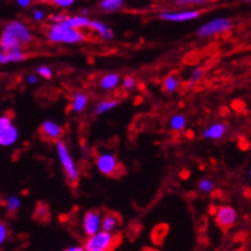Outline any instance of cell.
Wrapping results in <instances>:
<instances>
[{
  "label": "cell",
  "instance_id": "obj_1",
  "mask_svg": "<svg viewBox=\"0 0 251 251\" xmlns=\"http://www.w3.org/2000/svg\"><path fill=\"white\" fill-rule=\"evenodd\" d=\"M48 39L55 44H79L85 40V36L79 29L70 28L61 23H51Z\"/></svg>",
  "mask_w": 251,
  "mask_h": 251
},
{
  "label": "cell",
  "instance_id": "obj_2",
  "mask_svg": "<svg viewBox=\"0 0 251 251\" xmlns=\"http://www.w3.org/2000/svg\"><path fill=\"white\" fill-rule=\"evenodd\" d=\"M115 245V235L110 231L100 230L97 234L91 235L85 241L86 251H106L110 250Z\"/></svg>",
  "mask_w": 251,
  "mask_h": 251
},
{
  "label": "cell",
  "instance_id": "obj_3",
  "mask_svg": "<svg viewBox=\"0 0 251 251\" xmlns=\"http://www.w3.org/2000/svg\"><path fill=\"white\" fill-rule=\"evenodd\" d=\"M56 154H58L59 160H60L64 170L67 173L68 179L72 182H76L77 179H79V170H77L76 165H75V161L73 160L67 144L64 143V141H58L56 143Z\"/></svg>",
  "mask_w": 251,
  "mask_h": 251
},
{
  "label": "cell",
  "instance_id": "obj_4",
  "mask_svg": "<svg viewBox=\"0 0 251 251\" xmlns=\"http://www.w3.org/2000/svg\"><path fill=\"white\" fill-rule=\"evenodd\" d=\"M232 22L227 18H216V19L210 20L206 24L201 25L198 29V35L201 36V38H209V36L225 33V31L230 30Z\"/></svg>",
  "mask_w": 251,
  "mask_h": 251
},
{
  "label": "cell",
  "instance_id": "obj_5",
  "mask_svg": "<svg viewBox=\"0 0 251 251\" xmlns=\"http://www.w3.org/2000/svg\"><path fill=\"white\" fill-rule=\"evenodd\" d=\"M19 133L8 115L0 116V147H11L17 143Z\"/></svg>",
  "mask_w": 251,
  "mask_h": 251
},
{
  "label": "cell",
  "instance_id": "obj_6",
  "mask_svg": "<svg viewBox=\"0 0 251 251\" xmlns=\"http://www.w3.org/2000/svg\"><path fill=\"white\" fill-rule=\"evenodd\" d=\"M118 159L115 155L110 154V152H104L100 154L97 159V168L98 170L104 175H113L115 174L118 170Z\"/></svg>",
  "mask_w": 251,
  "mask_h": 251
},
{
  "label": "cell",
  "instance_id": "obj_7",
  "mask_svg": "<svg viewBox=\"0 0 251 251\" xmlns=\"http://www.w3.org/2000/svg\"><path fill=\"white\" fill-rule=\"evenodd\" d=\"M236 219V210L232 206L224 205V206H220L218 209V213H216V223H218L223 229H230V227L235 224Z\"/></svg>",
  "mask_w": 251,
  "mask_h": 251
},
{
  "label": "cell",
  "instance_id": "obj_8",
  "mask_svg": "<svg viewBox=\"0 0 251 251\" xmlns=\"http://www.w3.org/2000/svg\"><path fill=\"white\" fill-rule=\"evenodd\" d=\"M83 227L84 232H85L88 236L97 234L98 231L101 230V216L98 211L95 210H90L84 215L83 220Z\"/></svg>",
  "mask_w": 251,
  "mask_h": 251
},
{
  "label": "cell",
  "instance_id": "obj_9",
  "mask_svg": "<svg viewBox=\"0 0 251 251\" xmlns=\"http://www.w3.org/2000/svg\"><path fill=\"white\" fill-rule=\"evenodd\" d=\"M201 11L200 10H181V11H168V13H160L159 18L168 22H190V20L199 18Z\"/></svg>",
  "mask_w": 251,
  "mask_h": 251
},
{
  "label": "cell",
  "instance_id": "obj_10",
  "mask_svg": "<svg viewBox=\"0 0 251 251\" xmlns=\"http://www.w3.org/2000/svg\"><path fill=\"white\" fill-rule=\"evenodd\" d=\"M23 49V43L19 39L11 33L10 30L4 28L1 36H0V50L3 51L10 52V51H19Z\"/></svg>",
  "mask_w": 251,
  "mask_h": 251
},
{
  "label": "cell",
  "instance_id": "obj_11",
  "mask_svg": "<svg viewBox=\"0 0 251 251\" xmlns=\"http://www.w3.org/2000/svg\"><path fill=\"white\" fill-rule=\"evenodd\" d=\"M5 29H8V30H10L11 33L14 34L23 44H30L33 42V35H31L29 28L24 23L19 22V20H15V22L6 24Z\"/></svg>",
  "mask_w": 251,
  "mask_h": 251
},
{
  "label": "cell",
  "instance_id": "obj_12",
  "mask_svg": "<svg viewBox=\"0 0 251 251\" xmlns=\"http://www.w3.org/2000/svg\"><path fill=\"white\" fill-rule=\"evenodd\" d=\"M42 131L45 136L50 139H59L63 134V129L58 123L52 120H45L42 125Z\"/></svg>",
  "mask_w": 251,
  "mask_h": 251
},
{
  "label": "cell",
  "instance_id": "obj_13",
  "mask_svg": "<svg viewBox=\"0 0 251 251\" xmlns=\"http://www.w3.org/2000/svg\"><path fill=\"white\" fill-rule=\"evenodd\" d=\"M227 130V126L224 123H215L211 126L207 127L204 131V138L210 139V140H218V139H221L225 134V131Z\"/></svg>",
  "mask_w": 251,
  "mask_h": 251
},
{
  "label": "cell",
  "instance_id": "obj_14",
  "mask_svg": "<svg viewBox=\"0 0 251 251\" xmlns=\"http://www.w3.org/2000/svg\"><path fill=\"white\" fill-rule=\"evenodd\" d=\"M89 28H91L93 30L97 31V33L99 34L102 39H105V40H110L114 36L113 31H111V29L109 28L108 25L105 24V23L99 22V20H90V23H89Z\"/></svg>",
  "mask_w": 251,
  "mask_h": 251
},
{
  "label": "cell",
  "instance_id": "obj_15",
  "mask_svg": "<svg viewBox=\"0 0 251 251\" xmlns=\"http://www.w3.org/2000/svg\"><path fill=\"white\" fill-rule=\"evenodd\" d=\"M26 55L22 50L19 51H10L6 52L0 50V65L1 64H9V63H20V61L25 60Z\"/></svg>",
  "mask_w": 251,
  "mask_h": 251
},
{
  "label": "cell",
  "instance_id": "obj_16",
  "mask_svg": "<svg viewBox=\"0 0 251 251\" xmlns=\"http://www.w3.org/2000/svg\"><path fill=\"white\" fill-rule=\"evenodd\" d=\"M89 23H90V20L88 19V17H85V15H77V17L65 18V20L61 22V24L70 26V28L81 29L89 26Z\"/></svg>",
  "mask_w": 251,
  "mask_h": 251
},
{
  "label": "cell",
  "instance_id": "obj_17",
  "mask_svg": "<svg viewBox=\"0 0 251 251\" xmlns=\"http://www.w3.org/2000/svg\"><path fill=\"white\" fill-rule=\"evenodd\" d=\"M119 83H120V77H119V75L111 73V74L104 75V76L101 77L100 86H101L104 90H113V89H115L116 86L119 85Z\"/></svg>",
  "mask_w": 251,
  "mask_h": 251
},
{
  "label": "cell",
  "instance_id": "obj_18",
  "mask_svg": "<svg viewBox=\"0 0 251 251\" xmlns=\"http://www.w3.org/2000/svg\"><path fill=\"white\" fill-rule=\"evenodd\" d=\"M86 104H88V97L85 94H83V93H76L74 95V99H73V111H75V113H81L85 109Z\"/></svg>",
  "mask_w": 251,
  "mask_h": 251
},
{
  "label": "cell",
  "instance_id": "obj_19",
  "mask_svg": "<svg viewBox=\"0 0 251 251\" xmlns=\"http://www.w3.org/2000/svg\"><path fill=\"white\" fill-rule=\"evenodd\" d=\"M124 1L125 0H101L100 8L106 13H111V11H116L118 9L122 8Z\"/></svg>",
  "mask_w": 251,
  "mask_h": 251
},
{
  "label": "cell",
  "instance_id": "obj_20",
  "mask_svg": "<svg viewBox=\"0 0 251 251\" xmlns=\"http://www.w3.org/2000/svg\"><path fill=\"white\" fill-rule=\"evenodd\" d=\"M118 106V101L113 99H108V100H102L100 101L99 104L97 105V108H95V114L97 115H101V114L106 113V111L113 110L114 108Z\"/></svg>",
  "mask_w": 251,
  "mask_h": 251
},
{
  "label": "cell",
  "instance_id": "obj_21",
  "mask_svg": "<svg viewBox=\"0 0 251 251\" xmlns=\"http://www.w3.org/2000/svg\"><path fill=\"white\" fill-rule=\"evenodd\" d=\"M118 226V219L115 215H106L101 219V230L113 232Z\"/></svg>",
  "mask_w": 251,
  "mask_h": 251
},
{
  "label": "cell",
  "instance_id": "obj_22",
  "mask_svg": "<svg viewBox=\"0 0 251 251\" xmlns=\"http://www.w3.org/2000/svg\"><path fill=\"white\" fill-rule=\"evenodd\" d=\"M186 126V118L182 114H176L170 119V127L174 131H180Z\"/></svg>",
  "mask_w": 251,
  "mask_h": 251
},
{
  "label": "cell",
  "instance_id": "obj_23",
  "mask_svg": "<svg viewBox=\"0 0 251 251\" xmlns=\"http://www.w3.org/2000/svg\"><path fill=\"white\" fill-rule=\"evenodd\" d=\"M177 88H179V79L175 75H169V76L165 77V80H164V89L168 93H174V91H176Z\"/></svg>",
  "mask_w": 251,
  "mask_h": 251
},
{
  "label": "cell",
  "instance_id": "obj_24",
  "mask_svg": "<svg viewBox=\"0 0 251 251\" xmlns=\"http://www.w3.org/2000/svg\"><path fill=\"white\" fill-rule=\"evenodd\" d=\"M22 206V200L18 198L17 195H10L8 196L6 199V209H8L9 213H15Z\"/></svg>",
  "mask_w": 251,
  "mask_h": 251
},
{
  "label": "cell",
  "instance_id": "obj_25",
  "mask_svg": "<svg viewBox=\"0 0 251 251\" xmlns=\"http://www.w3.org/2000/svg\"><path fill=\"white\" fill-rule=\"evenodd\" d=\"M202 75H204V72H202L201 68H196V69H194L193 72H191L190 77H189L188 85L190 86V88L191 86L196 85V83H199V81L201 80Z\"/></svg>",
  "mask_w": 251,
  "mask_h": 251
},
{
  "label": "cell",
  "instance_id": "obj_26",
  "mask_svg": "<svg viewBox=\"0 0 251 251\" xmlns=\"http://www.w3.org/2000/svg\"><path fill=\"white\" fill-rule=\"evenodd\" d=\"M214 186H215V184H214L213 180L210 179H202L201 181L199 182V185H198V188H199V190L201 191V193H211V191L214 190Z\"/></svg>",
  "mask_w": 251,
  "mask_h": 251
},
{
  "label": "cell",
  "instance_id": "obj_27",
  "mask_svg": "<svg viewBox=\"0 0 251 251\" xmlns=\"http://www.w3.org/2000/svg\"><path fill=\"white\" fill-rule=\"evenodd\" d=\"M209 0H175L177 5H201V4L207 3Z\"/></svg>",
  "mask_w": 251,
  "mask_h": 251
},
{
  "label": "cell",
  "instance_id": "obj_28",
  "mask_svg": "<svg viewBox=\"0 0 251 251\" xmlns=\"http://www.w3.org/2000/svg\"><path fill=\"white\" fill-rule=\"evenodd\" d=\"M36 73H38V75L44 77V79H50V77L52 76V70L50 69L49 67H47V65L39 67L38 69H36Z\"/></svg>",
  "mask_w": 251,
  "mask_h": 251
},
{
  "label": "cell",
  "instance_id": "obj_29",
  "mask_svg": "<svg viewBox=\"0 0 251 251\" xmlns=\"http://www.w3.org/2000/svg\"><path fill=\"white\" fill-rule=\"evenodd\" d=\"M123 86H124L125 90H133V89L136 86L135 77H133V76L125 77L124 80H123Z\"/></svg>",
  "mask_w": 251,
  "mask_h": 251
},
{
  "label": "cell",
  "instance_id": "obj_30",
  "mask_svg": "<svg viewBox=\"0 0 251 251\" xmlns=\"http://www.w3.org/2000/svg\"><path fill=\"white\" fill-rule=\"evenodd\" d=\"M52 3L56 4L58 6H61V8H69L75 3V0H52Z\"/></svg>",
  "mask_w": 251,
  "mask_h": 251
},
{
  "label": "cell",
  "instance_id": "obj_31",
  "mask_svg": "<svg viewBox=\"0 0 251 251\" xmlns=\"http://www.w3.org/2000/svg\"><path fill=\"white\" fill-rule=\"evenodd\" d=\"M6 235H8V230H6V226L3 223H0V245L5 241Z\"/></svg>",
  "mask_w": 251,
  "mask_h": 251
},
{
  "label": "cell",
  "instance_id": "obj_32",
  "mask_svg": "<svg viewBox=\"0 0 251 251\" xmlns=\"http://www.w3.org/2000/svg\"><path fill=\"white\" fill-rule=\"evenodd\" d=\"M33 15H34V19H35L36 22H42L45 17L44 11H42L40 9H35V10L33 11Z\"/></svg>",
  "mask_w": 251,
  "mask_h": 251
},
{
  "label": "cell",
  "instance_id": "obj_33",
  "mask_svg": "<svg viewBox=\"0 0 251 251\" xmlns=\"http://www.w3.org/2000/svg\"><path fill=\"white\" fill-rule=\"evenodd\" d=\"M48 214V209L43 205H39L35 210V216H44Z\"/></svg>",
  "mask_w": 251,
  "mask_h": 251
},
{
  "label": "cell",
  "instance_id": "obj_34",
  "mask_svg": "<svg viewBox=\"0 0 251 251\" xmlns=\"http://www.w3.org/2000/svg\"><path fill=\"white\" fill-rule=\"evenodd\" d=\"M65 15H61V14H58V15H51L50 17V22L51 23H61L65 20Z\"/></svg>",
  "mask_w": 251,
  "mask_h": 251
},
{
  "label": "cell",
  "instance_id": "obj_35",
  "mask_svg": "<svg viewBox=\"0 0 251 251\" xmlns=\"http://www.w3.org/2000/svg\"><path fill=\"white\" fill-rule=\"evenodd\" d=\"M26 83H28L29 85H35V84L38 83V76H36V75H29V76L26 77Z\"/></svg>",
  "mask_w": 251,
  "mask_h": 251
},
{
  "label": "cell",
  "instance_id": "obj_36",
  "mask_svg": "<svg viewBox=\"0 0 251 251\" xmlns=\"http://www.w3.org/2000/svg\"><path fill=\"white\" fill-rule=\"evenodd\" d=\"M17 3L19 4L22 8H28L31 4V0H17Z\"/></svg>",
  "mask_w": 251,
  "mask_h": 251
},
{
  "label": "cell",
  "instance_id": "obj_37",
  "mask_svg": "<svg viewBox=\"0 0 251 251\" xmlns=\"http://www.w3.org/2000/svg\"><path fill=\"white\" fill-rule=\"evenodd\" d=\"M67 250L68 251H83V250H85V249L79 248V246H73V248H68Z\"/></svg>",
  "mask_w": 251,
  "mask_h": 251
},
{
  "label": "cell",
  "instance_id": "obj_38",
  "mask_svg": "<svg viewBox=\"0 0 251 251\" xmlns=\"http://www.w3.org/2000/svg\"><path fill=\"white\" fill-rule=\"evenodd\" d=\"M88 13H89V11L85 10V9H84V10H81V14H83V15H88Z\"/></svg>",
  "mask_w": 251,
  "mask_h": 251
},
{
  "label": "cell",
  "instance_id": "obj_39",
  "mask_svg": "<svg viewBox=\"0 0 251 251\" xmlns=\"http://www.w3.org/2000/svg\"><path fill=\"white\" fill-rule=\"evenodd\" d=\"M39 1H43V3H49V1H52V0H39Z\"/></svg>",
  "mask_w": 251,
  "mask_h": 251
},
{
  "label": "cell",
  "instance_id": "obj_40",
  "mask_svg": "<svg viewBox=\"0 0 251 251\" xmlns=\"http://www.w3.org/2000/svg\"><path fill=\"white\" fill-rule=\"evenodd\" d=\"M244 1H248V3H249V1H251V0H244Z\"/></svg>",
  "mask_w": 251,
  "mask_h": 251
},
{
  "label": "cell",
  "instance_id": "obj_41",
  "mask_svg": "<svg viewBox=\"0 0 251 251\" xmlns=\"http://www.w3.org/2000/svg\"><path fill=\"white\" fill-rule=\"evenodd\" d=\"M250 177H251V169H250Z\"/></svg>",
  "mask_w": 251,
  "mask_h": 251
}]
</instances>
